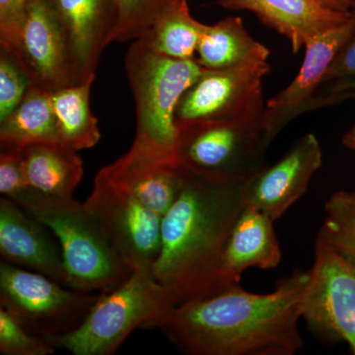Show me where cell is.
Instances as JSON below:
<instances>
[{
  "instance_id": "obj_23",
  "label": "cell",
  "mask_w": 355,
  "mask_h": 355,
  "mask_svg": "<svg viewBox=\"0 0 355 355\" xmlns=\"http://www.w3.org/2000/svg\"><path fill=\"white\" fill-rule=\"evenodd\" d=\"M205 28L207 25L191 15L188 0H184L163 14L139 40L159 55L175 60H196Z\"/></svg>"
},
{
  "instance_id": "obj_25",
  "label": "cell",
  "mask_w": 355,
  "mask_h": 355,
  "mask_svg": "<svg viewBox=\"0 0 355 355\" xmlns=\"http://www.w3.org/2000/svg\"><path fill=\"white\" fill-rule=\"evenodd\" d=\"M319 234L336 251L355 261V191L333 193L324 205Z\"/></svg>"
},
{
  "instance_id": "obj_24",
  "label": "cell",
  "mask_w": 355,
  "mask_h": 355,
  "mask_svg": "<svg viewBox=\"0 0 355 355\" xmlns=\"http://www.w3.org/2000/svg\"><path fill=\"white\" fill-rule=\"evenodd\" d=\"M184 0H112L114 27L109 44L139 39L171 7Z\"/></svg>"
},
{
  "instance_id": "obj_33",
  "label": "cell",
  "mask_w": 355,
  "mask_h": 355,
  "mask_svg": "<svg viewBox=\"0 0 355 355\" xmlns=\"http://www.w3.org/2000/svg\"><path fill=\"white\" fill-rule=\"evenodd\" d=\"M350 96H352V95H350Z\"/></svg>"
},
{
  "instance_id": "obj_14",
  "label": "cell",
  "mask_w": 355,
  "mask_h": 355,
  "mask_svg": "<svg viewBox=\"0 0 355 355\" xmlns=\"http://www.w3.org/2000/svg\"><path fill=\"white\" fill-rule=\"evenodd\" d=\"M2 261L42 273L69 287L62 248L55 235L11 198H0Z\"/></svg>"
},
{
  "instance_id": "obj_2",
  "label": "cell",
  "mask_w": 355,
  "mask_h": 355,
  "mask_svg": "<svg viewBox=\"0 0 355 355\" xmlns=\"http://www.w3.org/2000/svg\"><path fill=\"white\" fill-rule=\"evenodd\" d=\"M244 207L243 184L214 183L184 170L181 193L161 219L160 251L151 268L179 304L226 289L219 266Z\"/></svg>"
},
{
  "instance_id": "obj_1",
  "label": "cell",
  "mask_w": 355,
  "mask_h": 355,
  "mask_svg": "<svg viewBox=\"0 0 355 355\" xmlns=\"http://www.w3.org/2000/svg\"><path fill=\"white\" fill-rule=\"evenodd\" d=\"M309 270H295L275 291L233 286L176 306L157 324L190 355H294L302 347L301 302Z\"/></svg>"
},
{
  "instance_id": "obj_18",
  "label": "cell",
  "mask_w": 355,
  "mask_h": 355,
  "mask_svg": "<svg viewBox=\"0 0 355 355\" xmlns=\"http://www.w3.org/2000/svg\"><path fill=\"white\" fill-rule=\"evenodd\" d=\"M268 214L245 205L236 219L219 266V279L224 287L239 284L248 268L270 270L282 259V249Z\"/></svg>"
},
{
  "instance_id": "obj_6",
  "label": "cell",
  "mask_w": 355,
  "mask_h": 355,
  "mask_svg": "<svg viewBox=\"0 0 355 355\" xmlns=\"http://www.w3.org/2000/svg\"><path fill=\"white\" fill-rule=\"evenodd\" d=\"M270 146L261 119L200 121L178 130L175 159L186 171L207 181L244 184L268 165Z\"/></svg>"
},
{
  "instance_id": "obj_27",
  "label": "cell",
  "mask_w": 355,
  "mask_h": 355,
  "mask_svg": "<svg viewBox=\"0 0 355 355\" xmlns=\"http://www.w3.org/2000/svg\"><path fill=\"white\" fill-rule=\"evenodd\" d=\"M33 81L12 51L0 46V121L22 101Z\"/></svg>"
},
{
  "instance_id": "obj_12",
  "label": "cell",
  "mask_w": 355,
  "mask_h": 355,
  "mask_svg": "<svg viewBox=\"0 0 355 355\" xmlns=\"http://www.w3.org/2000/svg\"><path fill=\"white\" fill-rule=\"evenodd\" d=\"M354 33L355 12L345 24L315 37L306 44L304 60L297 76L263 110L261 125L270 144L291 121L310 111L311 102L334 58Z\"/></svg>"
},
{
  "instance_id": "obj_8",
  "label": "cell",
  "mask_w": 355,
  "mask_h": 355,
  "mask_svg": "<svg viewBox=\"0 0 355 355\" xmlns=\"http://www.w3.org/2000/svg\"><path fill=\"white\" fill-rule=\"evenodd\" d=\"M270 71L268 62L205 69L178 104L177 130L200 121L260 120L266 106L263 80Z\"/></svg>"
},
{
  "instance_id": "obj_16",
  "label": "cell",
  "mask_w": 355,
  "mask_h": 355,
  "mask_svg": "<svg viewBox=\"0 0 355 355\" xmlns=\"http://www.w3.org/2000/svg\"><path fill=\"white\" fill-rule=\"evenodd\" d=\"M229 10L254 13L263 25L272 28L291 43L298 53L311 40L345 24L352 12L335 10L319 0H216Z\"/></svg>"
},
{
  "instance_id": "obj_13",
  "label": "cell",
  "mask_w": 355,
  "mask_h": 355,
  "mask_svg": "<svg viewBox=\"0 0 355 355\" xmlns=\"http://www.w3.org/2000/svg\"><path fill=\"white\" fill-rule=\"evenodd\" d=\"M322 163L323 153L316 135H303L275 164L266 165L243 184L245 205L277 220L304 195Z\"/></svg>"
},
{
  "instance_id": "obj_7",
  "label": "cell",
  "mask_w": 355,
  "mask_h": 355,
  "mask_svg": "<svg viewBox=\"0 0 355 355\" xmlns=\"http://www.w3.org/2000/svg\"><path fill=\"white\" fill-rule=\"evenodd\" d=\"M98 297L94 292L70 288L42 273L0 263V307L42 338L73 331Z\"/></svg>"
},
{
  "instance_id": "obj_21",
  "label": "cell",
  "mask_w": 355,
  "mask_h": 355,
  "mask_svg": "<svg viewBox=\"0 0 355 355\" xmlns=\"http://www.w3.org/2000/svg\"><path fill=\"white\" fill-rule=\"evenodd\" d=\"M51 93L32 84L20 104L0 121L1 146L22 149L32 144L60 142Z\"/></svg>"
},
{
  "instance_id": "obj_26",
  "label": "cell",
  "mask_w": 355,
  "mask_h": 355,
  "mask_svg": "<svg viewBox=\"0 0 355 355\" xmlns=\"http://www.w3.org/2000/svg\"><path fill=\"white\" fill-rule=\"evenodd\" d=\"M354 10L355 12V1ZM355 91V33L340 49L327 71L321 87L311 102L310 110L350 99Z\"/></svg>"
},
{
  "instance_id": "obj_11",
  "label": "cell",
  "mask_w": 355,
  "mask_h": 355,
  "mask_svg": "<svg viewBox=\"0 0 355 355\" xmlns=\"http://www.w3.org/2000/svg\"><path fill=\"white\" fill-rule=\"evenodd\" d=\"M4 46L40 87L53 92L77 84L69 38L51 0H30L12 43Z\"/></svg>"
},
{
  "instance_id": "obj_30",
  "label": "cell",
  "mask_w": 355,
  "mask_h": 355,
  "mask_svg": "<svg viewBox=\"0 0 355 355\" xmlns=\"http://www.w3.org/2000/svg\"><path fill=\"white\" fill-rule=\"evenodd\" d=\"M30 0H0V44L9 46L16 33Z\"/></svg>"
},
{
  "instance_id": "obj_17",
  "label": "cell",
  "mask_w": 355,
  "mask_h": 355,
  "mask_svg": "<svg viewBox=\"0 0 355 355\" xmlns=\"http://www.w3.org/2000/svg\"><path fill=\"white\" fill-rule=\"evenodd\" d=\"M69 38L76 83L95 79L114 27L112 0H51Z\"/></svg>"
},
{
  "instance_id": "obj_15",
  "label": "cell",
  "mask_w": 355,
  "mask_h": 355,
  "mask_svg": "<svg viewBox=\"0 0 355 355\" xmlns=\"http://www.w3.org/2000/svg\"><path fill=\"white\" fill-rule=\"evenodd\" d=\"M100 172L161 217L176 202L184 181L176 160L135 146Z\"/></svg>"
},
{
  "instance_id": "obj_19",
  "label": "cell",
  "mask_w": 355,
  "mask_h": 355,
  "mask_svg": "<svg viewBox=\"0 0 355 355\" xmlns=\"http://www.w3.org/2000/svg\"><path fill=\"white\" fill-rule=\"evenodd\" d=\"M77 153L60 142L22 148L29 188L49 197H73L84 175L83 161Z\"/></svg>"
},
{
  "instance_id": "obj_9",
  "label": "cell",
  "mask_w": 355,
  "mask_h": 355,
  "mask_svg": "<svg viewBox=\"0 0 355 355\" xmlns=\"http://www.w3.org/2000/svg\"><path fill=\"white\" fill-rule=\"evenodd\" d=\"M83 205L132 272L151 270L160 251L162 217L100 171Z\"/></svg>"
},
{
  "instance_id": "obj_29",
  "label": "cell",
  "mask_w": 355,
  "mask_h": 355,
  "mask_svg": "<svg viewBox=\"0 0 355 355\" xmlns=\"http://www.w3.org/2000/svg\"><path fill=\"white\" fill-rule=\"evenodd\" d=\"M29 189L23 163L22 149L1 146L0 153V193L15 198Z\"/></svg>"
},
{
  "instance_id": "obj_20",
  "label": "cell",
  "mask_w": 355,
  "mask_h": 355,
  "mask_svg": "<svg viewBox=\"0 0 355 355\" xmlns=\"http://www.w3.org/2000/svg\"><path fill=\"white\" fill-rule=\"evenodd\" d=\"M270 55V49L249 34L241 17L230 16L207 25L196 60L205 69H227L268 62Z\"/></svg>"
},
{
  "instance_id": "obj_5",
  "label": "cell",
  "mask_w": 355,
  "mask_h": 355,
  "mask_svg": "<svg viewBox=\"0 0 355 355\" xmlns=\"http://www.w3.org/2000/svg\"><path fill=\"white\" fill-rule=\"evenodd\" d=\"M125 65L137 110V133L132 146L176 160L175 112L182 96L205 69L197 60L159 55L139 39L128 49Z\"/></svg>"
},
{
  "instance_id": "obj_3",
  "label": "cell",
  "mask_w": 355,
  "mask_h": 355,
  "mask_svg": "<svg viewBox=\"0 0 355 355\" xmlns=\"http://www.w3.org/2000/svg\"><path fill=\"white\" fill-rule=\"evenodd\" d=\"M11 200L46 224L57 237L70 288L106 293L132 275L83 202L73 197H49L30 188Z\"/></svg>"
},
{
  "instance_id": "obj_22",
  "label": "cell",
  "mask_w": 355,
  "mask_h": 355,
  "mask_svg": "<svg viewBox=\"0 0 355 355\" xmlns=\"http://www.w3.org/2000/svg\"><path fill=\"white\" fill-rule=\"evenodd\" d=\"M94 79L51 93L60 144L79 151L94 147L101 139L97 119L90 107Z\"/></svg>"
},
{
  "instance_id": "obj_32",
  "label": "cell",
  "mask_w": 355,
  "mask_h": 355,
  "mask_svg": "<svg viewBox=\"0 0 355 355\" xmlns=\"http://www.w3.org/2000/svg\"><path fill=\"white\" fill-rule=\"evenodd\" d=\"M350 99L355 100V91L352 92V96H350ZM343 146L347 147V148L350 149V150L355 151V123L354 127L350 128L349 132L345 133V137L343 139Z\"/></svg>"
},
{
  "instance_id": "obj_10",
  "label": "cell",
  "mask_w": 355,
  "mask_h": 355,
  "mask_svg": "<svg viewBox=\"0 0 355 355\" xmlns=\"http://www.w3.org/2000/svg\"><path fill=\"white\" fill-rule=\"evenodd\" d=\"M301 315L319 333L347 343L355 355V261L320 234Z\"/></svg>"
},
{
  "instance_id": "obj_31",
  "label": "cell",
  "mask_w": 355,
  "mask_h": 355,
  "mask_svg": "<svg viewBox=\"0 0 355 355\" xmlns=\"http://www.w3.org/2000/svg\"><path fill=\"white\" fill-rule=\"evenodd\" d=\"M319 1L335 10L352 12L354 11L355 0H319Z\"/></svg>"
},
{
  "instance_id": "obj_4",
  "label": "cell",
  "mask_w": 355,
  "mask_h": 355,
  "mask_svg": "<svg viewBox=\"0 0 355 355\" xmlns=\"http://www.w3.org/2000/svg\"><path fill=\"white\" fill-rule=\"evenodd\" d=\"M178 304L174 292L159 282L151 270H133L121 286L100 293L76 329L46 340L55 349L74 355H112L133 331L155 328Z\"/></svg>"
},
{
  "instance_id": "obj_28",
  "label": "cell",
  "mask_w": 355,
  "mask_h": 355,
  "mask_svg": "<svg viewBox=\"0 0 355 355\" xmlns=\"http://www.w3.org/2000/svg\"><path fill=\"white\" fill-rule=\"evenodd\" d=\"M55 349L46 338L27 330L17 318L0 307V354L51 355Z\"/></svg>"
}]
</instances>
